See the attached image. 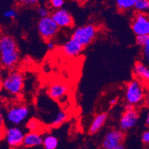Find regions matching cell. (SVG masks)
Wrapping results in <instances>:
<instances>
[{
	"instance_id": "obj_33",
	"label": "cell",
	"mask_w": 149,
	"mask_h": 149,
	"mask_svg": "<svg viewBox=\"0 0 149 149\" xmlns=\"http://www.w3.org/2000/svg\"><path fill=\"white\" fill-rule=\"evenodd\" d=\"M3 79V69L0 67V82H2Z\"/></svg>"
},
{
	"instance_id": "obj_30",
	"label": "cell",
	"mask_w": 149,
	"mask_h": 149,
	"mask_svg": "<svg viewBox=\"0 0 149 149\" xmlns=\"http://www.w3.org/2000/svg\"><path fill=\"white\" fill-rule=\"evenodd\" d=\"M134 110H135L134 105L128 103L125 105V111H134Z\"/></svg>"
},
{
	"instance_id": "obj_19",
	"label": "cell",
	"mask_w": 149,
	"mask_h": 149,
	"mask_svg": "<svg viewBox=\"0 0 149 149\" xmlns=\"http://www.w3.org/2000/svg\"><path fill=\"white\" fill-rule=\"evenodd\" d=\"M116 7L121 11L128 10L134 8L135 0H116Z\"/></svg>"
},
{
	"instance_id": "obj_16",
	"label": "cell",
	"mask_w": 149,
	"mask_h": 149,
	"mask_svg": "<svg viewBox=\"0 0 149 149\" xmlns=\"http://www.w3.org/2000/svg\"><path fill=\"white\" fill-rule=\"evenodd\" d=\"M107 118H108V115L106 113H102L97 115L95 118L93 119V120L92 121L90 127H89V134H94L97 132H98L100 128L105 125Z\"/></svg>"
},
{
	"instance_id": "obj_12",
	"label": "cell",
	"mask_w": 149,
	"mask_h": 149,
	"mask_svg": "<svg viewBox=\"0 0 149 149\" xmlns=\"http://www.w3.org/2000/svg\"><path fill=\"white\" fill-rule=\"evenodd\" d=\"M83 48V47L81 46L77 42L70 38L68 41L66 42L62 45V52L67 57L73 58L78 56L82 52Z\"/></svg>"
},
{
	"instance_id": "obj_7",
	"label": "cell",
	"mask_w": 149,
	"mask_h": 149,
	"mask_svg": "<svg viewBox=\"0 0 149 149\" xmlns=\"http://www.w3.org/2000/svg\"><path fill=\"white\" fill-rule=\"evenodd\" d=\"M131 28L136 36L149 35V19L148 15L136 12L133 17Z\"/></svg>"
},
{
	"instance_id": "obj_27",
	"label": "cell",
	"mask_w": 149,
	"mask_h": 149,
	"mask_svg": "<svg viewBox=\"0 0 149 149\" xmlns=\"http://www.w3.org/2000/svg\"><path fill=\"white\" fill-rule=\"evenodd\" d=\"M5 134V125H4V117L2 111L0 109V139Z\"/></svg>"
},
{
	"instance_id": "obj_24",
	"label": "cell",
	"mask_w": 149,
	"mask_h": 149,
	"mask_svg": "<svg viewBox=\"0 0 149 149\" xmlns=\"http://www.w3.org/2000/svg\"><path fill=\"white\" fill-rule=\"evenodd\" d=\"M50 3L53 8L59 10V9L62 8V7L65 4V1L64 0H51Z\"/></svg>"
},
{
	"instance_id": "obj_37",
	"label": "cell",
	"mask_w": 149,
	"mask_h": 149,
	"mask_svg": "<svg viewBox=\"0 0 149 149\" xmlns=\"http://www.w3.org/2000/svg\"><path fill=\"white\" fill-rule=\"evenodd\" d=\"M0 33H1V26H0Z\"/></svg>"
},
{
	"instance_id": "obj_28",
	"label": "cell",
	"mask_w": 149,
	"mask_h": 149,
	"mask_svg": "<svg viewBox=\"0 0 149 149\" xmlns=\"http://www.w3.org/2000/svg\"><path fill=\"white\" fill-rule=\"evenodd\" d=\"M142 141L144 144H148L149 143V131H145L142 134Z\"/></svg>"
},
{
	"instance_id": "obj_8",
	"label": "cell",
	"mask_w": 149,
	"mask_h": 149,
	"mask_svg": "<svg viewBox=\"0 0 149 149\" xmlns=\"http://www.w3.org/2000/svg\"><path fill=\"white\" fill-rule=\"evenodd\" d=\"M25 133L17 126H11L5 131L4 136L7 143L11 148H17L22 146L25 137Z\"/></svg>"
},
{
	"instance_id": "obj_25",
	"label": "cell",
	"mask_w": 149,
	"mask_h": 149,
	"mask_svg": "<svg viewBox=\"0 0 149 149\" xmlns=\"http://www.w3.org/2000/svg\"><path fill=\"white\" fill-rule=\"evenodd\" d=\"M38 14L42 18H45V17H50V11L45 7H40L38 8Z\"/></svg>"
},
{
	"instance_id": "obj_15",
	"label": "cell",
	"mask_w": 149,
	"mask_h": 149,
	"mask_svg": "<svg viewBox=\"0 0 149 149\" xmlns=\"http://www.w3.org/2000/svg\"><path fill=\"white\" fill-rule=\"evenodd\" d=\"M133 72L135 77L143 82H148L149 80V69L147 65L143 62H136L134 65Z\"/></svg>"
},
{
	"instance_id": "obj_34",
	"label": "cell",
	"mask_w": 149,
	"mask_h": 149,
	"mask_svg": "<svg viewBox=\"0 0 149 149\" xmlns=\"http://www.w3.org/2000/svg\"><path fill=\"white\" fill-rule=\"evenodd\" d=\"M113 149H125V147L123 146V144H121V145H119L118 146H116V147L114 148Z\"/></svg>"
},
{
	"instance_id": "obj_11",
	"label": "cell",
	"mask_w": 149,
	"mask_h": 149,
	"mask_svg": "<svg viewBox=\"0 0 149 149\" xmlns=\"http://www.w3.org/2000/svg\"><path fill=\"white\" fill-rule=\"evenodd\" d=\"M139 118L137 111L134 110L131 111H125L122 115L120 121V126L122 131H126L135 126Z\"/></svg>"
},
{
	"instance_id": "obj_9",
	"label": "cell",
	"mask_w": 149,
	"mask_h": 149,
	"mask_svg": "<svg viewBox=\"0 0 149 149\" xmlns=\"http://www.w3.org/2000/svg\"><path fill=\"white\" fill-rule=\"evenodd\" d=\"M51 17L59 28H69L74 25V19L70 12L65 8L56 10Z\"/></svg>"
},
{
	"instance_id": "obj_6",
	"label": "cell",
	"mask_w": 149,
	"mask_h": 149,
	"mask_svg": "<svg viewBox=\"0 0 149 149\" xmlns=\"http://www.w3.org/2000/svg\"><path fill=\"white\" fill-rule=\"evenodd\" d=\"M29 115V109L23 105H13L8 110L6 113L7 120L14 126L19 125L25 121Z\"/></svg>"
},
{
	"instance_id": "obj_5",
	"label": "cell",
	"mask_w": 149,
	"mask_h": 149,
	"mask_svg": "<svg viewBox=\"0 0 149 149\" xmlns=\"http://www.w3.org/2000/svg\"><path fill=\"white\" fill-rule=\"evenodd\" d=\"M38 31L44 40L51 41L57 35L59 28L51 17L40 19L37 25Z\"/></svg>"
},
{
	"instance_id": "obj_10",
	"label": "cell",
	"mask_w": 149,
	"mask_h": 149,
	"mask_svg": "<svg viewBox=\"0 0 149 149\" xmlns=\"http://www.w3.org/2000/svg\"><path fill=\"white\" fill-rule=\"evenodd\" d=\"M124 139V133L121 130H111L105 134L102 141L104 149H113L121 145Z\"/></svg>"
},
{
	"instance_id": "obj_2",
	"label": "cell",
	"mask_w": 149,
	"mask_h": 149,
	"mask_svg": "<svg viewBox=\"0 0 149 149\" xmlns=\"http://www.w3.org/2000/svg\"><path fill=\"white\" fill-rule=\"evenodd\" d=\"M23 86L24 77L22 74L17 70H11L2 81V87L8 93L13 96L20 94Z\"/></svg>"
},
{
	"instance_id": "obj_21",
	"label": "cell",
	"mask_w": 149,
	"mask_h": 149,
	"mask_svg": "<svg viewBox=\"0 0 149 149\" xmlns=\"http://www.w3.org/2000/svg\"><path fill=\"white\" fill-rule=\"evenodd\" d=\"M149 42V35H139L136 36V42L138 45L143 46Z\"/></svg>"
},
{
	"instance_id": "obj_29",
	"label": "cell",
	"mask_w": 149,
	"mask_h": 149,
	"mask_svg": "<svg viewBox=\"0 0 149 149\" xmlns=\"http://www.w3.org/2000/svg\"><path fill=\"white\" fill-rule=\"evenodd\" d=\"M22 2L26 5H35L38 3V1L37 0H23Z\"/></svg>"
},
{
	"instance_id": "obj_22",
	"label": "cell",
	"mask_w": 149,
	"mask_h": 149,
	"mask_svg": "<svg viewBox=\"0 0 149 149\" xmlns=\"http://www.w3.org/2000/svg\"><path fill=\"white\" fill-rule=\"evenodd\" d=\"M3 16L5 18L9 19H14L17 17V13L16 10L13 8L8 9L5 10L3 13Z\"/></svg>"
},
{
	"instance_id": "obj_31",
	"label": "cell",
	"mask_w": 149,
	"mask_h": 149,
	"mask_svg": "<svg viewBox=\"0 0 149 149\" xmlns=\"http://www.w3.org/2000/svg\"><path fill=\"white\" fill-rule=\"evenodd\" d=\"M47 46H48V49L52 50V49H54V48H55V43H54V42L52 41V40H51V41H48Z\"/></svg>"
},
{
	"instance_id": "obj_4",
	"label": "cell",
	"mask_w": 149,
	"mask_h": 149,
	"mask_svg": "<svg viewBox=\"0 0 149 149\" xmlns=\"http://www.w3.org/2000/svg\"><path fill=\"white\" fill-rule=\"evenodd\" d=\"M145 91L139 81L132 80L128 84L125 91V100L128 104L136 105L144 100Z\"/></svg>"
},
{
	"instance_id": "obj_20",
	"label": "cell",
	"mask_w": 149,
	"mask_h": 149,
	"mask_svg": "<svg viewBox=\"0 0 149 149\" xmlns=\"http://www.w3.org/2000/svg\"><path fill=\"white\" fill-rule=\"evenodd\" d=\"M66 119H67V114H66L65 112L63 111H60L58 112L56 116H55V118L51 123V126L54 127V128L59 126L65 121Z\"/></svg>"
},
{
	"instance_id": "obj_36",
	"label": "cell",
	"mask_w": 149,
	"mask_h": 149,
	"mask_svg": "<svg viewBox=\"0 0 149 149\" xmlns=\"http://www.w3.org/2000/svg\"><path fill=\"white\" fill-rule=\"evenodd\" d=\"M2 88V82H0V89Z\"/></svg>"
},
{
	"instance_id": "obj_17",
	"label": "cell",
	"mask_w": 149,
	"mask_h": 149,
	"mask_svg": "<svg viewBox=\"0 0 149 149\" xmlns=\"http://www.w3.org/2000/svg\"><path fill=\"white\" fill-rule=\"evenodd\" d=\"M58 144H59L58 139L53 135H48L43 138L42 145L45 149H56Z\"/></svg>"
},
{
	"instance_id": "obj_26",
	"label": "cell",
	"mask_w": 149,
	"mask_h": 149,
	"mask_svg": "<svg viewBox=\"0 0 149 149\" xmlns=\"http://www.w3.org/2000/svg\"><path fill=\"white\" fill-rule=\"evenodd\" d=\"M27 126H28V129L31 130V131H35L39 127V123L34 119H32L28 122Z\"/></svg>"
},
{
	"instance_id": "obj_35",
	"label": "cell",
	"mask_w": 149,
	"mask_h": 149,
	"mask_svg": "<svg viewBox=\"0 0 149 149\" xmlns=\"http://www.w3.org/2000/svg\"><path fill=\"white\" fill-rule=\"evenodd\" d=\"M146 123L147 125H149V114L147 115V117H146Z\"/></svg>"
},
{
	"instance_id": "obj_18",
	"label": "cell",
	"mask_w": 149,
	"mask_h": 149,
	"mask_svg": "<svg viewBox=\"0 0 149 149\" xmlns=\"http://www.w3.org/2000/svg\"><path fill=\"white\" fill-rule=\"evenodd\" d=\"M134 8L137 13H148L149 10V1L148 0H135Z\"/></svg>"
},
{
	"instance_id": "obj_1",
	"label": "cell",
	"mask_w": 149,
	"mask_h": 149,
	"mask_svg": "<svg viewBox=\"0 0 149 149\" xmlns=\"http://www.w3.org/2000/svg\"><path fill=\"white\" fill-rule=\"evenodd\" d=\"M19 60V51L14 38L9 35L0 36V65L8 70L14 69Z\"/></svg>"
},
{
	"instance_id": "obj_32",
	"label": "cell",
	"mask_w": 149,
	"mask_h": 149,
	"mask_svg": "<svg viewBox=\"0 0 149 149\" xmlns=\"http://www.w3.org/2000/svg\"><path fill=\"white\" fill-rule=\"evenodd\" d=\"M117 101H118L117 98H113L110 100L109 104L111 105V106H113V105H115L116 103H117Z\"/></svg>"
},
{
	"instance_id": "obj_13",
	"label": "cell",
	"mask_w": 149,
	"mask_h": 149,
	"mask_svg": "<svg viewBox=\"0 0 149 149\" xmlns=\"http://www.w3.org/2000/svg\"><path fill=\"white\" fill-rule=\"evenodd\" d=\"M68 87L65 84L56 82L50 86L48 93L51 98L54 100H60L67 96Z\"/></svg>"
},
{
	"instance_id": "obj_23",
	"label": "cell",
	"mask_w": 149,
	"mask_h": 149,
	"mask_svg": "<svg viewBox=\"0 0 149 149\" xmlns=\"http://www.w3.org/2000/svg\"><path fill=\"white\" fill-rule=\"evenodd\" d=\"M143 56L145 61H146V64L149 62V42H146L145 45L143 46Z\"/></svg>"
},
{
	"instance_id": "obj_14",
	"label": "cell",
	"mask_w": 149,
	"mask_h": 149,
	"mask_svg": "<svg viewBox=\"0 0 149 149\" xmlns=\"http://www.w3.org/2000/svg\"><path fill=\"white\" fill-rule=\"evenodd\" d=\"M43 138L40 133L36 131H30L25 134L22 145L27 148H33L41 146Z\"/></svg>"
},
{
	"instance_id": "obj_3",
	"label": "cell",
	"mask_w": 149,
	"mask_h": 149,
	"mask_svg": "<svg viewBox=\"0 0 149 149\" xmlns=\"http://www.w3.org/2000/svg\"><path fill=\"white\" fill-rule=\"evenodd\" d=\"M97 34V28L93 25H85L79 27L74 31L71 39L75 40L83 48L90 45Z\"/></svg>"
}]
</instances>
